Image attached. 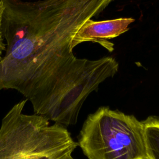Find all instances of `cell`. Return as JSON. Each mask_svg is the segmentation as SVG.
Wrapping results in <instances>:
<instances>
[{
  "instance_id": "cell-6",
  "label": "cell",
  "mask_w": 159,
  "mask_h": 159,
  "mask_svg": "<svg viewBox=\"0 0 159 159\" xmlns=\"http://www.w3.org/2000/svg\"><path fill=\"white\" fill-rule=\"evenodd\" d=\"M3 11H4V5H3V2L2 1V2L0 3V60L2 58V52L4 51H6V43H4V37H3L2 32L1 30V23L2 20Z\"/></svg>"
},
{
  "instance_id": "cell-2",
  "label": "cell",
  "mask_w": 159,
  "mask_h": 159,
  "mask_svg": "<svg viewBox=\"0 0 159 159\" xmlns=\"http://www.w3.org/2000/svg\"><path fill=\"white\" fill-rule=\"evenodd\" d=\"M27 101L16 104L2 119L0 159H74L78 144L66 127L23 113Z\"/></svg>"
},
{
  "instance_id": "cell-5",
  "label": "cell",
  "mask_w": 159,
  "mask_h": 159,
  "mask_svg": "<svg viewBox=\"0 0 159 159\" xmlns=\"http://www.w3.org/2000/svg\"><path fill=\"white\" fill-rule=\"evenodd\" d=\"M142 122L148 159H159V117L149 116Z\"/></svg>"
},
{
  "instance_id": "cell-4",
  "label": "cell",
  "mask_w": 159,
  "mask_h": 159,
  "mask_svg": "<svg viewBox=\"0 0 159 159\" xmlns=\"http://www.w3.org/2000/svg\"><path fill=\"white\" fill-rule=\"evenodd\" d=\"M135 19L132 17L102 21H94L89 19L76 30L73 39V48L77 45L86 42L98 43L109 52L114 50V44L107 40L116 38L129 30V25Z\"/></svg>"
},
{
  "instance_id": "cell-7",
  "label": "cell",
  "mask_w": 159,
  "mask_h": 159,
  "mask_svg": "<svg viewBox=\"0 0 159 159\" xmlns=\"http://www.w3.org/2000/svg\"><path fill=\"white\" fill-rule=\"evenodd\" d=\"M2 2V0H0V3Z\"/></svg>"
},
{
  "instance_id": "cell-1",
  "label": "cell",
  "mask_w": 159,
  "mask_h": 159,
  "mask_svg": "<svg viewBox=\"0 0 159 159\" xmlns=\"http://www.w3.org/2000/svg\"><path fill=\"white\" fill-rule=\"evenodd\" d=\"M0 90L12 89L32 103L34 114L63 125L75 123L99 86L117 73L111 57H76L72 39L88 19L115 0H2Z\"/></svg>"
},
{
  "instance_id": "cell-3",
  "label": "cell",
  "mask_w": 159,
  "mask_h": 159,
  "mask_svg": "<svg viewBox=\"0 0 159 159\" xmlns=\"http://www.w3.org/2000/svg\"><path fill=\"white\" fill-rule=\"evenodd\" d=\"M78 144L88 159H148L142 121L109 107L88 116Z\"/></svg>"
}]
</instances>
